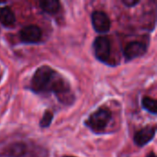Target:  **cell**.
Listing matches in <instances>:
<instances>
[{
	"instance_id": "obj_1",
	"label": "cell",
	"mask_w": 157,
	"mask_h": 157,
	"mask_svg": "<svg viewBox=\"0 0 157 157\" xmlns=\"http://www.w3.org/2000/svg\"><path fill=\"white\" fill-rule=\"evenodd\" d=\"M30 88L38 94L55 93L60 101L69 102L70 86L63 77L48 65L40 66L34 73Z\"/></svg>"
},
{
	"instance_id": "obj_2",
	"label": "cell",
	"mask_w": 157,
	"mask_h": 157,
	"mask_svg": "<svg viewBox=\"0 0 157 157\" xmlns=\"http://www.w3.org/2000/svg\"><path fill=\"white\" fill-rule=\"evenodd\" d=\"M111 120V112L107 109H99L92 113L86 124L95 132H102Z\"/></svg>"
},
{
	"instance_id": "obj_3",
	"label": "cell",
	"mask_w": 157,
	"mask_h": 157,
	"mask_svg": "<svg viewBox=\"0 0 157 157\" xmlns=\"http://www.w3.org/2000/svg\"><path fill=\"white\" fill-rule=\"evenodd\" d=\"M94 52L98 60L107 62L110 56V41L105 36L98 37L94 41Z\"/></svg>"
},
{
	"instance_id": "obj_4",
	"label": "cell",
	"mask_w": 157,
	"mask_h": 157,
	"mask_svg": "<svg viewBox=\"0 0 157 157\" xmlns=\"http://www.w3.org/2000/svg\"><path fill=\"white\" fill-rule=\"evenodd\" d=\"M92 25L98 33H106L110 29V20L108 15L103 11H95L91 16Z\"/></svg>"
},
{
	"instance_id": "obj_5",
	"label": "cell",
	"mask_w": 157,
	"mask_h": 157,
	"mask_svg": "<svg viewBox=\"0 0 157 157\" xmlns=\"http://www.w3.org/2000/svg\"><path fill=\"white\" fill-rule=\"evenodd\" d=\"M19 36L25 43H37L41 39V29L38 26L29 25L21 29Z\"/></svg>"
},
{
	"instance_id": "obj_6",
	"label": "cell",
	"mask_w": 157,
	"mask_h": 157,
	"mask_svg": "<svg viewBox=\"0 0 157 157\" xmlns=\"http://www.w3.org/2000/svg\"><path fill=\"white\" fill-rule=\"evenodd\" d=\"M147 51V47L141 41H132L124 49V56L127 60H132L143 56Z\"/></svg>"
},
{
	"instance_id": "obj_7",
	"label": "cell",
	"mask_w": 157,
	"mask_h": 157,
	"mask_svg": "<svg viewBox=\"0 0 157 157\" xmlns=\"http://www.w3.org/2000/svg\"><path fill=\"white\" fill-rule=\"evenodd\" d=\"M156 128L154 126H147L140 130L134 135V143L138 146H144L149 144L155 136Z\"/></svg>"
},
{
	"instance_id": "obj_8",
	"label": "cell",
	"mask_w": 157,
	"mask_h": 157,
	"mask_svg": "<svg viewBox=\"0 0 157 157\" xmlns=\"http://www.w3.org/2000/svg\"><path fill=\"white\" fill-rule=\"evenodd\" d=\"M0 23L5 27H12L16 23V17L8 6L0 7Z\"/></svg>"
},
{
	"instance_id": "obj_9",
	"label": "cell",
	"mask_w": 157,
	"mask_h": 157,
	"mask_svg": "<svg viewBox=\"0 0 157 157\" xmlns=\"http://www.w3.org/2000/svg\"><path fill=\"white\" fill-rule=\"evenodd\" d=\"M40 8L48 14H56L61 7V4L57 0H45L40 2Z\"/></svg>"
},
{
	"instance_id": "obj_10",
	"label": "cell",
	"mask_w": 157,
	"mask_h": 157,
	"mask_svg": "<svg viewBox=\"0 0 157 157\" xmlns=\"http://www.w3.org/2000/svg\"><path fill=\"white\" fill-rule=\"evenodd\" d=\"M26 152V145L21 143H16L8 146L6 155L10 157H22Z\"/></svg>"
},
{
	"instance_id": "obj_11",
	"label": "cell",
	"mask_w": 157,
	"mask_h": 157,
	"mask_svg": "<svg viewBox=\"0 0 157 157\" xmlns=\"http://www.w3.org/2000/svg\"><path fill=\"white\" fill-rule=\"evenodd\" d=\"M142 106L144 109L149 111L150 113L155 115L157 113V104L156 101L151 98L145 97L142 100Z\"/></svg>"
},
{
	"instance_id": "obj_12",
	"label": "cell",
	"mask_w": 157,
	"mask_h": 157,
	"mask_svg": "<svg viewBox=\"0 0 157 157\" xmlns=\"http://www.w3.org/2000/svg\"><path fill=\"white\" fill-rule=\"evenodd\" d=\"M52 119H53V114H52V112H51V111H49V110L45 111V113H44L42 119H41L40 121V126L41 128H47V127H49L50 124H51L52 121Z\"/></svg>"
},
{
	"instance_id": "obj_13",
	"label": "cell",
	"mask_w": 157,
	"mask_h": 157,
	"mask_svg": "<svg viewBox=\"0 0 157 157\" xmlns=\"http://www.w3.org/2000/svg\"><path fill=\"white\" fill-rule=\"evenodd\" d=\"M122 3H123L125 6L131 7V6H136L137 4H139L140 1H138V0H122Z\"/></svg>"
},
{
	"instance_id": "obj_14",
	"label": "cell",
	"mask_w": 157,
	"mask_h": 157,
	"mask_svg": "<svg viewBox=\"0 0 157 157\" xmlns=\"http://www.w3.org/2000/svg\"><path fill=\"white\" fill-rule=\"evenodd\" d=\"M147 157H156V155H155V154L154 152H151L150 154L147 155Z\"/></svg>"
},
{
	"instance_id": "obj_15",
	"label": "cell",
	"mask_w": 157,
	"mask_h": 157,
	"mask_svg": "<svg viewBox=\"0 0 157 157\" xmlns=\"http://www.w3.org/2000/svg\"><path fill=\"white\" fill-rule=\"evenodd\" d=\"M63 157H73V156H63Z\"/></svg>"
}]
</instances>
